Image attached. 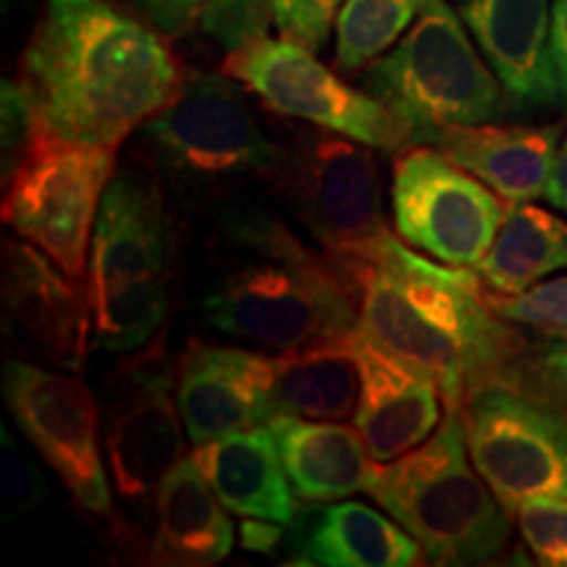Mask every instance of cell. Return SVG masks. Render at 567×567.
Returning <instances> with one entry per match:
<instances>
[{
	"label": "cell",
	"instance_id": "obj_16",
	"mask_svg": "<svg viewBox=\"0 0 567 567\" xmlns=\"http://www.w3.org/2000/svg\"><path fill=\"white\" fill-rule=\"evenodd\" d=\"M274 354L193 339L176 360V400L193 446L274 417Z\"/></svg>",
	"mask_w": 567,
	"mask_h": 567
},
{
	"label": "cell",
	"instance_id": "obj_11",
	"mask_svg": "<svg viewBox=\"0 0 567 567\" xmlns=\"http://www.w3.org/2000/svg\"><path fill=\"white\" fill-rule=\"evenodd\" d=\"M224 71L281 116L344 134L384 153H400L410 145L405 124L384 103L371 92L350 87L316 59V51L292 38L260 34L229 51Z\"/></svg>",
	"mask_w": 567,
	"mask_h": 567
},
{
	"label": "cell",
	"instance_id": "obj_15",
	"mask_svg": "<svg viewBox=\"0 0 567 567\" xmlns=\"http://www.w3.org/2000/svg\"><path fill=\"white\" fill-rule=\"evenodd\" d=\"M3 316L19 342L66 371H82L92 342L87 284L21 237L3 243Z\"/></svg>",
	"mask_w": 567,
	"mask_h": 567
},
{
	"label": "cell",
	"instance_id": "obj_35",
	"mask_svg": "<svg viewBox=\"0 0 567 567\" xmlns=\"http://www.w3.org/2000/svg\"><path fill=\"white\" fill-rule=\"evenodd\" d=\"M549 51L557 74L559 101L567 105V0H551Z\"/></svg>",
	"mask_w": 567,
	"mask_h": 567
},
{
	"label": "cell",
	"instance_id": "obj_30",
	"mask_svg": "<svg viewBox=\"0 0 567 567\" xmlns=\"http://www.w3.org/2000/svg\"><path fill=\"white\" fill-rule=\"evenodd\" d=\"M0 499H3V517H19L30 513L42 502L45 496V481L38 473L30 460L24 457V452L19 450V444L13 442L9 429H0Z\"/></svg>",
	"mask_w": 567,
	"mask_h": 567
},
{
	"label": "cell",
	"instance_id": "obj_17",
	"mask_svg": "<svg viewBox=\"0 0 567 567\" xmlns=\"http://www.w3.org/2000/svg\"><path fill=\"white\" fill-rule=\"evenodd\" d=\"M352 347L360 365L352 425L375 463H392L436 434L444 421V396L429 375L375 347L360 329L352 334Z\"/></svg>",
	"mask_w": 567,
	"mask_h": 567
},
{
	"label": "cell",
	"instance_id": "obj_28",
	"mask_svg": "<svg viewBox=\"0 0 567 567\" xmlns=\"http://www.w3.org/2000/svg\"><path fill=\"white\" fill-rule=\"evenodd\" d=\"M515 517L538 565L567 567V496H534L515 509Z\"/></svg>",
	"mask_w": 567,
	"mask_h": 567
},
{
	"label": "cell",
	"instance_id": "obj_21",
	"mask_svg": "<svg viewBox=\"0 0 567 567\" xmlns=\"http://www.w3.org/2000/svg\"><path fill=\"white\" fill-rule=\"evenodd\" d=\"M193 460L231 515L289 526L300 505L268 425L193 446Z\"/></svg>",
	"mask_w": 567,
	"mask_h": 567
},
{
	"label": "cell",
	"instance_id": "obj_20",
	"mask_svg": "<svg viewBox=\"0 0 567 567\" xmlns=\"http://www.w3.org/2000/svg\"><path fill=\"white\" fill-rule=\"evenodd\" d=\"M268 429L300 502L323 505L371 492L379 463L371 457L354 425L276 415Z\"/></svg>",
	"mask_w": 567,
	"mask_h": 567
},
{
	"label": "cell",
	"instance_id": "obj_2",
	"mask_svg": "<svg viewBox=\"0 0 567 567\" xmlns=\"http://www.w3.org/2000/svg\"><path fill=\"white\" fill-rule=\"evenodd\" d=\"M350 281L360 331L375 347L429 375L444 408L499 379L517 352L507 329L465 268L431 264L429 255L400 239L384 264L337 258Z\"/></svg>",
	"mask_w": 567,
	"mask_h": 567
},
{
	"label": "cell",
	"instance_id": "obj_37",
	"mask_svg": "<svg viewBox=\"0 0 567 567\" xmlns=\"http://www.w3.org/2000/svg\"><path fill=\"white\" fill-rule=\"evenodd\" d=\"M544 197H547L551 208H557L559 213H565L567 216V137L563 140V145H559L557 151V161H555V168H551Z\"/></svg>",
	"mask_w": 567,
	"mask_h": 567
},
{
	"label": "cell",
	"instance_id": "obj_12",
	"mask_svg": "<svg viewBox=\"0 0 567 567\" xmlns=\"http://www.w3.org/2000/svg\"><path fill=\"white\" fill-rule=\"evenodd\" d=\"M176 368L166 339L140 347L105 386L103 444L111 481L126 505L147 507L184 455Z\"/></svg>",
	"mask_w": 567,
	"mask_h": 567
},
{
	"label": "cell",
	"instance_id": "obj_9",
	"mask_svg": "<svg viewBox=\"0 0 567 567\" xmlns=\"http://www.w3.org/2000/svg\"><path fill=\"white\" fill-rule=\"evenodd\" d=\"M142 137L163 172L200 184L268 176L281 145L268 137L237 80L193 74L166 109L142 126Z\"/></svg>",
	"mask_w": 567,
	"mask_h": 567
},
{
	"label": "cell",
	"instance_id": "obj_4",
	"mask_svg": "<svg viewBox=\"0 0 567 567\" xmlns=\"http://www.w3.org/2000/svg\"><path fill=\"white\" fill-rule=\"evenodd\" d=\"M174 218L161 187L124 172L105 189L87 260L92 344L130 354L161 329L174 276Z\"/></svg>",
	"mask_w": 567,
	"mask_h": 567
},
{
	"label": "cell",
	"instance_id": "obj_34",
	"mask_svg": "<svg viewBox=\"0 0 567 567\" xmlns=\"http://www.w3.org/2000/svg\"><path fill=\"white\" fill-rule=\"evenodd\" d=\"M538 375L557 402L567 405V334H557L538 358Z\"/></svg>",
	"mask_w": 567,
	"mask_h": 567
},
{
	"label": "cell",
	"instance_id": "obj_25",
	"mask_svg": "<svg viewBox=\"0 0 567 567\" xmlns=\"http://www.w3.org/2000/svg\"><path fill=\"white\" fill-rule=\"evenodd\" d=\"M559 271H567V218L509 203L492 250L476 266L478 279L496 295H520Z\"/></svg>",
	"mask_w": 567,
	"mask_h": 567
},
{
	"label": "cell",
	"instance_id": "obj_24",
	"mask_svg": "<svg viewBox=\"0 0 567 567\" xmlns=\"http://www.w3.org/2000/svg\"><path fill=\"white\" fill-rule=\"evenodd\" d=\"M360 400V365L352 334L331 342L274 352V417L352 421ZM271 417V421H274Z\"/></svg>",
	"mask_w": 567,
	"mask_h": 567
},
{
	"label": "cell",
	"instance_id": "obj_36",
	"mask_svg": "<svg viewBox=\"0 0 567 567\" xmlns=\"http://www.w3.org/2000/svg\"><path fill=\"white\" fill-rule=\"evenodd\" d=\"M284 526L271 520H258V517H243L239 528V542L250 551H274L276 544L281 542Z\"/></svg>",
	"mask_w": 567,
	"mask_h": 567
},
{
	"label": "cell",
	"instance_id": "obj_29",
	"mask_svg": "<svg viewBox=\"0 0 567 567\" xmlns=\"http://www.w3.org/2000/svg\"><path fill=\"white\" fill-rule=\"evenodd\" d=\"M274 0H205L200 27L226 51L266 34Z\"/></svg>",
	"mask_w": 567,
	"mask_h": 567
},
{
	"label": "cell",
	"instance_id": "obj_13",
	"mask_svg": "<svg viewBox=\"0 0 567 567\" xmlns=\"http://www.w3.org/2000/svg\"><path fill=\"white\" fill-rule=\"evenodd\" d=\"M507 208L484 182L434 145H408L392 168L400 239L444 266L476 268L492 250Z\"/></svg>",
	"mask_w": 567,
	"mask_h": 567
},
{
	"label": "cell",
	"instance_id": "obj_33",
	"mask_svg": "<svg viewBox=\"0 0 567 567\" xmlns=\"http://www.w3.org/2000/svg\"><path fill=\"white\" fill-rule=\"evenodd\" d=\"M163 34H184L203 19L205 0H126Z\"/></svg>",
	"mask_w": 567,
	"mask_h": 567
},
{
	"label": "cell",
	"instance_id": "obj_26",
	"mask_svg": "<svg viewBox=\"0 0 567 567\" xmlns=\"http://www.w3.org/2000/svg\"><path fill=\"white\" fill-rule=\"evenodd\" d=\"M429 3L431 0H344L334 21L337 69L352 74L379 61Z\"/></svg>",
	"mask_w": 567,
	"mask_h": 567
},
{
	"label": "cell",
	"instance_id": "obj_7",
	"mask_svg": "<svg viewBox=\"0 0 567 567\" xmlns=\"http://www.w3.org/2000/svg\"><path fill=\"white\" fill-rule=\"evenodd\" d=\"M271 182L297 221L334 258L384 264L400 243L386 226L379 163L363 142L313 126L281 147Z\"/></svg>",
	"mask_w": 567,
	"mask_h": 567
},
{
	"label": "cell",
	"instance_id": "obj_6",
	"mask_svg": "<svg viewBox=\"0 0 567 567\" xmlns=\"http://www.w3.org/2000/svg\"><path fill=\"white\" fill-rule=\"evenodd\" d=\"M363 87L405 124L410 145H423L444 126L492 124L513 105L446 0L425 6L392 51L365 71Z\"/></svg>",
	"mask_w": 567,
	"mask_h": 567
},
{
	"label": "cell",
	"instance_id": "obj_19",
	"mask_svg": "<svg viewBox=\"0 0 567 567\" xmlns=\"http://www.w3.org/2000/svg\"><path fill=\"white\" fill-rule=\"evenodd\" d=\"M563 124L544 126H444L423 145H434L460 168L494 189L507 203H528L547 193Z\"/></svg>",
	"mask_w": 567,
	"mask_h": 567
},
{
	"label": "cell",
	"instance_id": "obj_32",
	"mask_svg": "<svg viewBox=\"0 0 567 567\" xmlns=\"http://www.w3.org/2000/svg\"><path fill=\"white\" fill-rule=\"evenodd\" d=\"M38 132L40 124L34 116L30 92L19 80H3V155H0L3 158V182H9L19 163L24 161Z\"/></svg>",
	"mask_w": 567,
	"mask_h": 567
},
{
	"label": "cell",
	"instance_id": "obj_18",
	"mask_svg": "<svg viewBox=\"0 0 567 567\" xmlns=\"http://www.w3.org/2000/svg\"><path fill=\"white\" fill-rule=\"evenodd\" d=\"M509 103L520 111L559 101L549 51L551 0H452Z\"/></svg>",
	"mask_w": 567,
	"mask_h": 567
},
{
	"label": "cell",
	"instance_id": "obj_31",
	"mask_svg": "<svg viewBox=\"0 0 567 567\" xmlns=\"http://www.w3.org/2000/svg\"><path fill=\"white\" fill-rule=\"evenodd\" d=\"M344 0H274V24L284 38H292L310 51H321L329 40Z\"/></svg>",
	"mask_w": 567,
	"mask_h": 567
},
{
	"label": "cell",
	"instance_id": "obj_5",
	"mask_svg": "<svg viewBox=\"0 0 567 567\" xmlns=\"http://www.w3.org/2000/svg\"><path fill=\"white\" fill-rule=\"evenodd\" d=\"M368 494L434 565L488 563L513 534L507 509L467 455L457 408H444V421L429 442L392 463H379Z\"/></svg>",
	"mask_w": 567,
	"mask_h": 567
},
{
	"label": "cell",
	"instance_id": "obj_10",
	"mask_svg": "<svg viewBox=\"0 0 567 567\" xmlns=\"http://www.w3.org/2000/svg\"><path fill=\"white\" fill-rule=\"evenodd\" d=\"M467 455L507 515L534 496H567V413L499 379L465 396Z\"/></svg>",
	"mask_w": 567,
	"mask_h": 567
},
{
	"label": "cell",
	"instance_id": "obj_27",
	"mask_svg": "<svg viewBox=\"0 0 567 567\" xmlns=\"http://www.w3.org/2000/svg\"><path fill=\"white\" fill-rule=\"evenodd\" d=\"M486 300L507 323L528 326L549 337L567 334V276L538 281L520 295H486Z\"/></svg>",
	"mask_w": 567,
	"mask_h": 567
},
{
	"label": "cell",
	"instance_id": "obj_23",
	"mask_svg": "<svg viewBox=\"0 0 567 567\" xmlns=\"http://www.w3.org/2000/svg\"><path fill=\"white\" fill-rule=\"evenodd\" d=\"M305 565L326 567H408L425 551L400 523L363 502H323L297 534Z\"/></svg>",
	"mask_w": 567,
	"mask_h": 567
},
{
	"label": "cell",
	"instance_id": "obj_3",
	"mask_svg": "<svg viewBox=\"0 0 567 567\" xmlns=\"http://www.w3.org/2000/svg\"><path fill=\"white\" fill-rule=\"evenodd\" d=\"M229 260L203 297L210 329L266 352L344 339L360 329L358 302L334 255L305 247L271 213L239 205L224 213Z\"/></svg>",
	"mask_w": 567,
	"mask_h": 567
},
{
	"label": "cell",
	"instance_id": "obj_14",
	"mask_svg": "<svg viewBox=\"0 0 567 567\" xmlns=\"http://www.w3.org/2000/svg\"><path fill=\"white\" fill-rule=\"evenodd\" d=\"M3 396L13 421L69 494L87 513L111 515V484L97 436L101 413L80 375L9 360L3 368Z\"/></svg>",
	"mask_w": 567,
	"mask_h": 567
},
{
	"label": "cell",
	"instance_id": "obj_22",
	"mask_svg": "<svg viewBox=\"0 0 567 567\" xmlns=\"http://www.w3.org/2000/svg\"><path fill=\"white\" fill-rule=\"evenodd\" d=\"M193 455L182 457L155 494L158 526L151 563L172 567H208L229 557L234 523Z\"/></svg>",
	"mask_w": 567,
	"mask_h": 567
},
{
	"label": "cell",
	"instance_id": "obj_1",
	"mask_svg": "<svg viewBox=\"0 0 567 567\" xmlns=\"http://www.w3.org/2000/svg\"><path fill=\"white\" fill-rule=\"evenodd\" d=\"M161 34L109 0H48L19 80L40 130L116 151L182 87Z\"/></svg>",
	"mask_w": 567,
	"mask_h": 567
},
{
	"label": "cell",
	"instance_id": "obj_8",
	"mask_svg": "<svg viewBox=\"0 0 567 567\" xmlns=\"http://www.w3.org/2000/svg\"><path fill=\"white\" fill-rule=\"evenodd\" d=\"M116 172V151L40 130L3 182V221L51 255L71 279H87L92 231Z\"/></svg>",
	"mask_w": 567,
	"mask_h": 567
}]
</instances>
